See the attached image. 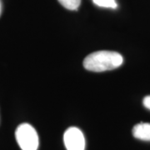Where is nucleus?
Returning <instances> with one entry per match:
<instances>
[{"label": "nucleus", "mask_w": 150, "mask_h": 150, "mask_svg": "<svg viewBox=\"0 0 150 150\" xmlns=\"http://www.w3.org/2000/svg\"><path fill=\"white\" fill-rule=\"evenodd\" d=\"M123 57L117 52L98 51L88 55L83 60V67L92 72H103L118 68L123 64Z\"/></svg>", "instance_id": "1"}, {"label": "nucleus", "mask_w": 150, "mask_h": 150, "mask_svg": "<svg viewBox=\"0 0 150 150\" xmlns=\"http://www.w3.org/2000/svg\"><path fill=\"white\" fill-rule=\"evenodd\" d=\"M15 137L22 150H37L38 136L34 128L28 123L20 124L16 129Z\"/></svg>", "instance_id": "2"}, {"label": "nucleus", "mask_w": 150, "mask_h": 150, "mask_svg": "<svg viewBox=\"0 0 150 150\" xmlns=\"http://www.w3.org/2000/svg\"><path fill=\"white\" fill-rule=\"evenodd\" d=\"M65 147L67 150H84L85 139L80 129L71 127L65 131L64 135Z\"/></svg>", "instance_id": "3"}, {"label": "nucleus", "mask_w": 150, "mask_h": 150, "mask_svg": "<svg viewBox=\"0 0 150 150\" xmlns=\"http://www.w3.org/2000/svg\"><path fill=\"white\" fill-rule=\"evenodd\" d=\"M134 138L144 141H150V123H140L136 124L133 129Z\"/></svg>", "instance_id": "4"}, {"label": "nucleus", "mask_w": 150, "mask_h": 150, "mask_svg": "<svg viewBox=\"0 0 150 150\" xmlns=\"http://www.w3.org/2000/svg\"><path fill=\"white\" fill-rule=\"evenodd\" d=\"M65 8L69 10H77L80 6L81 0H58Z\"/></svg>", "instance_id": "5"}, {"label": "nucleus", "mask_w": 150, "mask_h": 150, "mask_svg": "<svg viewBox=\"0 0 150 150\" xmlns=\"http://www.w3.org/2000/svg\"><path fill=\"white\" fill-rule=\"evenodd\" d=\"M93 2L99 7L103 8H116L117 3L115 0H93Z\"/></svg>", "instance_id": "6"}, {"label": "nucleus", "mask_w": 150, "mask_h": 150, "mask_svg": "<svg viewBox=\"0 0 150 150\" xmlns=\"http://www.w3.org/2000/svg\"><path fill=\"white\" fill-rule=\"evenodd\" d=\"M143 103H144V107L146 108H148V109L150 110V95L149 96L145 97L144 98Z\"/></svg>", "instance_id": "7"}]
</instances>
